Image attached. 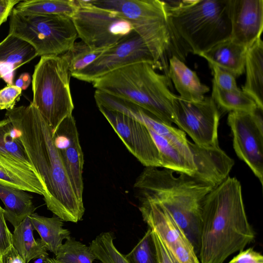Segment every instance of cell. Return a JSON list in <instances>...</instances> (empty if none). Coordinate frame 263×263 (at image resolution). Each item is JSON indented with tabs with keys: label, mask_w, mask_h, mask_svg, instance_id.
Here are the masks:
<instances>
[{
	"label": "cell",
	"mask_w": 263,
	"mask_h": 263,
	"mask_svg": "<svg viewBox=\"0 0 263 263\" xmlns=\"http://www.w3.org/2000/svg\"><path fill=\"white\" fill-rule=\"evenodd\" d=\"M20 132V139L31 164L45 186L47 209L63 221L82 220L85 208L74 191L53 139L51 127L31 103L5 114Z\"/></svg>",
	"instance_id": "cell-1"
},
{
	"label": "cell",
	"mask_w": 263,
	"mask_h": 263,
	"mask_svg": "<svg viewBox=\"0 0 263 263\" xmlns=\"http://www.w3.org/2000/svg\"><path fill=\"white\" fill-rule=\"evenodd\" d=\"M240 182L228 176L213 188L202 205L198 257L201 263H223L254 239Z\"/></svg>",
	"instance_id": "cell-2"
},
{
	"label": "cell",
	"mask_w": 263,
	"mask_h": 263,
	"mask_svg": "<svg viewBox=\"0 0 263 263\" xmlns=\"http://www.w3.org/2000/svg\"><path fill=\"white\" fill-rule=\"evenodd\" d=\"M134 187L138 197L157 203L170 214L198 256L203 202L214 187L186 174L155 167H145Z\"/></svg>",
	"instance_id": "cell-3"
},
{
	"label": "cell",
	"mask_w": 263,
	"mask_h": 263,
	"mask_svg": "<svg viewBox=\"0 0 263 263\" xmlns=\"http://www.w3.org/2000/svg\"><path fill=\"white\" fill-rule=\"evenodd\" d=\"M164 3L172 55L181 61L190 53L200 55L230 38V0Z\"/></svg>",
	"instance_id": "cell-4"
},
{
	"label": "cell",
	"mask_w": 263,
	"mask_h": 263,
	"mask_svg": "<svg viewBox=\"0 0 263 263\" xmlns=\"http://www.w3.org/2000/svg\"><path fill=\"white\" fill-rule=\"evenodd\" d=\"M165 74L153 66L141 62L124 66L92 82L96 90L130 102L168 125L175 124L173 100Z\"/></svg>",
	"instance_id": "cell-5"
},
{
	"label": "cell",
	"mask_w": 263,
	"mask_h": 263,
	"mask_svg": "<svg viewBox=\"0 0 263 263\" xmlns=\"http://www.w3.org/2000/svg\"><path fill=\"white\" fill-rule=\"evenodd\" d=\"M70 76L67 64L61 55L41 57L34 67L31 103L53 133L65 118L72 114Z\"/></svg>",
	"instance_id": "cell-6"
},
{
	"label": "cell",
	"mask_w": 263,
	"mask_h": 263,
	"mask_svg": "<svg viewBox=\"0 0 263 263\" xmlns=\"http://www.w3.org/2000/svg\"><path fill=\"white\" fill-rule=\"evenodd\" d=\"M9 33L29 43L37 56H59L76 42L78 33L72 18L65 16L25 14L14 8Z\"/></svg>",
	"instance_id": "cell-7"
},
{
	"label": "cell",
	"mask_w": 263,
	"mask_h": 263,
	"mask_svg": "<svg viewBox=\"0 0 263 263\" xmlns=\"http://www.w3.org/2000/svg\"><path fill=\"white\" fill-rule=\"evenodd\" d=\"M93 5L117 12L158 57L165 60L170 37L164 1L159 0H92Z\"/></svg>",
	"instance_id": "cell-8"
},
{
	"label": "cell",
	"mask_w": 263,
	"mask_h": 263,
	"mask_svg": "<svg viewBox=\"0 0 263 263\" xmlns=\"http://www.w3.org/2000/svg\"><path fill=\"white\" fill-rule=\"evenodd\" d=\"M20 137V131L8 118L0 120V184L43 196L44 182L30 161Z\"/></svg>",
	"instance_id": "cell-9"
},
{
	"label": "cell",
	"mask_w": 263,
	"mask_h": 263,
	"mask_svg": "<svg viewBox=\"0 0 263 263\" xmlns=\"http://www.w3.org/2000/svg\"><path fill=\"white\" fill-rule=\"evenodd\" d=\"M76 2L78 8L71 18L78 37L90 47L107 49L133 30L117 12L96 7L92 0Z\"/></svg>",
	"instance_id": "cell-10"
},
{
	"label": "cell",
	"mask_w": 263,
	"mask_h": 263,
	"mask_svg": "<svg viewBox=\"0 0 263 263\" xmlns=\"http://www.w3.org/2000/svg\"><path fill=\"white\" fill-rule=\"evenodd\" d=\"M144 62L156 69L165 70L167 75L166 61L157 55L135 31L114 46L107 48L95 61L73 77L92 83L116 69L133 63Z\"/></svg>",
	"instance_id": "cell-11"
},
{
	"label": "cell",
	"mask_w": 263,
	"mask_h": 263,
	"mask_svg": "<svg viewBox=\"0 0 263 263\" xmlns=\"http://www.w3.org/2000/svg\"><path fill=\"white\" fill-rule=\"evenodd\" d=\"M173 108L176 124L194 143L201 146H218V128L220 114L211 97L201 101L184 100L176 95Z\"/></svg>",
	"instance_id": "cell-12"
},
{
	"label": "cell",
	"mask_w": 263,
	"mask_h": 263,
	"mask_svg": "<svg viewBox=\"0 0 263 263\" xmlns=\"http://www.w3.org/2000/svg\"><path fill=\"white\" fill-rule=\"evenodd\" d=\"M262 110L230 111L227 122L237 156L245 162L263 185Z\"/></svg>",
	"instance_id": "cell-13"
},
{
	"label": "cell",
	"mask_w": 263,
	"mask_h": 263,
	"mask_svg": "<svg viewBox=\"0 0 263 263\" xmlns=\"http://www.w3.org/2000/svg\"><path fill=\"white\" fill-rule=\"evenodd\" d=\"M144 221L160 237L180 263H200L194 248L182 229L157 203L138 197Z\"/></svg>",
	"instance_id": "cell-14"
},
{
	"label": "cell",
	"mask_w": 263,
	"mask_h": 263,
	"mask_svg": "<svg viewBox=\"0 0 263 263\" xmlns=\"http://www.w3.org/2000/svg\"><path fill=\"white\" fill-rule=\"evenodd\" d=\"M127 149L145 167L161 168L158 149L146 126L121 112L97 106Z\"/></svg>",
	"instance_id": "cell-15"
},
{
	"label": "cell",
	"mask_w": 263,
	"mask_h": 263,
	"mask_svg": "<svg viewBox=\"0 0 263 263\" xmlns=\"http://www.w3.org/2000/svg\"><path fill=\"white\" fill-rule=\"evenodd\" d=\"M53 139L73 189L79 199L83 201L84 156L72 114L60 124L53 133Z\"/></svg>",
	"instance_id": "cell-16"
},
{
	"label": "cell",
	"mask_w": 263,
	"mask_h": 263,
	"mask_svg": "<svg viewBox=\"0 0 263 263\" xmlns=\"http://www.w3.org/2000/svg\"><path fill=\"white\" fill-rule=\"evenodd\" d=\"M230 39L248 48L262 32L263 1L230 0Z\"/></svg>",
	"instance_id": "cell-17"
},
{
	"label": "cell",
	"mask_w": 263,
	"mask_h": 263,
	"mask_svg": "<svg viewBox=\"0 0 263 263\" xmlns=\"http://www.w3.org/2000/svg\"><path fill=\"white\" fill-rule=\"evenodd\" d=\"M189 145L196 169L193 177L214 188L229 176L234 161L219 146L204 147L189 141Z\"/></svg>",
	"instance_id": "cell-18"
},
{
	"label": "cell",
	"mask_w": 263,
	"mask_h": 263,
	"mask_svg": "<svg viewBox=\"0 0 263 263\" xmlns=\"http://www.w3.org/2000/svg\"><path fill=\"white\" fill-rule=\"evenodd\" d=\"M37 56L29 43L9 33L0 42V77L7 84H13L15 70Z\"/></svg>",
	"instance_id": "cell-19"
},
{
	"label": "cell",
	"mask_w": 263,
	"mask_h": 263,
	"mask_svg": "<svg viewBox=\"0 0 263 263\" xmlns=\"http://www.w3.org/2000/svg\"><path fill=\"white\" fill-rule=\"evenodd\" d=\"M167 76L180 95L179 97L184 100L201 101L210 90L209 87L200 82L196 73L175 55L169 59Z\"/></svg>",
	"instance_id": "cell-20"
},
{
	"label": "cell",
	"mask_w": 263,
	"mask_h": 263,
	"mask_svg": "<svg viewBox=\"0 0 263 263\" xmlns=\"http://www.w3.org/2000/svg\"><path fill=\"white\" fill-rule=\"evenodd\" d=\"M245 70L246 78L242 91L263 110V42L258 38L247 48Z\"/></svg>",
	"instance_id": "cell-21"
},
{
	"label": "cell",
	"mask_w": 263,
	"mask_h": 263,
	"mask_svg": "<svg viewBox=\"0 0 263 263\" xmlns=\"http://www.w3.org/2000/svg\"><path fill=\"white\" fill-rule=\"evenodd\" d=\"M247 48L230 38L215 45L199 56L208 63L215 64L230 72L237 78L245 71Z\"/></svg>",
	"instance_id": "cell-22"
},
{
	"label": "cell",
	"mask_w": 263,
	"mask_h": 263,
	"mask_svg": "<svg viewBox=\"0 0 263 263\" xmlns=\"http://www.w3.org/2000/svg\"><path fill=\"white\" fill-rule=\"evenodd\" d=\"M32 196L22 190L0 184V199L4 204V216L15 228L34 213Z\"/></svg>",
	"instance_id": "cell-23"
},
{
	"label": "cell",
	"mask_w": 263,
	"mask_h": 263,
	"mask_svg": "<svg viewBox=\"0 0 263 263\" xmlns=\"http://www.w3.org/2000/svg\"><path fill=\"white\" fill-rule=\"evenodd\" d=\"M34 230L28 216L14 228L12 233V246L26 263L34 259L43 260L48 257V250L41 238H34Z\"/></svg>",
	"instance_id": "cell-24"
},
{
	"label": "cell",
	"mask_w": 263,
	"mask_h": 263,
	"mask_svg": "<svg viewBox=\"0 0 263 263\" xmlns=\"http://www.w3.org/2000/svg\"><path fill=\"white\" fill-rule=\"evenodd\" d=\"M29 217L47 250L55 255L63 240L70 236V231L63 227V221L55 215L47 217L35 213Z\"/></svg>",
	"instance_id": "cell-25"
},
{
	"label": "cell",
	"mask_w": 263,
	"mask_h": 263,
	"mask_svg": "<svg viewBox=\"0 0 263 263\" xmlns=\"http://www.w3.org/2000/svg\"><path fill=\"white\" fill-rule=\"evenodd\" d=\"M78 7L73 0H27L14 8L25 14L65 16L72 18Z\"/></svg>",
	"instance_id": "cell-26"
},
{
	"label": "cell",
	"mask_w": 263,
	"mask_h": 263,
	"mask_svg": "<svg viewBox=\"0 0 263 263\" xmlns=\"http://www.w3.org/2000/svg\"><path fill=\"white\" fill-rule=\"evenodd\" d=\"M211 97L217 105L230 112L254 111L259 109L255 101L240 89L223 90L213 81Z\"/></svg>",
	"instance_id": "cell-27"
},
{
	"label": "cell",
	"mask_w": 263,
	"mask_h": 263,
	"mask_svg": "<svg viewBox=\"0 0 263 263\" xmlns=\"http://www.w3.org/2000/svg\"><path fill=\"white\" fill-rule=\"evenodd\" d=\"M106 49L92 48L81 41L76 42L61 57L66 62L72 76L91 64Z\"/></svg>",
	"instance_id": "cell-28"
},
{
	"label": "cell",
	"mask_w": 263,
	"mask_h": 263,
	"mask_svg": "<svg viewBox=\"0 0 263 263\" xmlns=\"http://www.w3.org/2000/svg\"><path fill=\"white\" fill-rule=\"evenodd\" d=\"M54 259L59 263H92L96 258L89 246L70 236L59 247Z\"/></svg>",
	"instance_id": "cell-29"
},
{
	"label": "cell",
	"mask_w": 263,
	"mask_h": 263,
	"mask_svg": "<svg viewBox=\"0 0 263 263\" xmlns=\"http://www.w3.org/2000/svg\"><path fill=\"white\" fill-rule=\"evenodd\" d=\"M114 234L111 232H102L90 244L96 259L102 263H128L114 243Z\"/></svg>",
	"instance_id": "cell-30"
},
{
	"label": "cell",
	"mask_w": 263,
	"mask_h": 263,
	"mask_svg": "<svg viewBox=\"0 0 263 263\" xmlns=\"http://www.w3.org/2000/svg\"><path fill=\"white\" fill-rule=\"evenodd\" d=\"M125 257L128 263H158L151 229L147 230L143 237Z\"/></svg>",
	"instance_id": "cell-31"
},
{
	"label": "cell",
	"mask_w": 263,
	"mask_h": 263,
	"mask_svg": "<svg viewBox=\"0 0 263 263\" xmlns=\"http://www.w3.org/2000/svg\"><path fill=\"white\" fill-rule=\"evenodd\" d=\"M212 71L214 78L213 81L220 89L226 91L238 90L236 78L227 70L211 63H208Z\"/></svg>",
	"instance_id": "cell-32"
},
{
	"label": "cell",
	"mask_w": 263,
	"mask_h": 263,
	"mask_svg": "<svg viewBox=\"0 0 263 263\" xmlns=\"http://www.w3.org/2000/svg\"><path fill=\"white\" fill-rule=\"evenodd\" d=\"M22 90L15 85H7L0 90V109L10 110L19 100Z\"/></svg>",
	"instance_id": "cell-33"
},
{
	"label": "cell",
	"mask_w": 263,
	"mask_h": 263,
	"mask_svg": "<svg viewBox=\"0 0 263 263\" xmlns=\"http://www.w3.org/2000/svg\"><path fill=\"white\" fill-rule=\"evenodd\" d=\"M12 246V233L9 230L4 216V210L0 205V257Z\"/></svg>",
	"instance_id": "cell-34"
},
{
	"label": "cell",
	"mask_w": 263,
	"mask_h": 263,
	"mask_svg": "<svg viewBox=\"0 0 263 263\" xmlns=\"http://www.w3.org/2000/svg\"><path fill=\"white\" fill-rule=\"evenodd\" d=\"M152 235L156 250L158 263H180L158 235L153 230Z\"/></svg>",
	"instance_id": "cell-35"
},
{
	"label": "cell",
	"mask_w": 263,
	"mask_h": 263,
	"mask_svg": "<svg viewBox=\"0 0 263 263\" xmlns=\"http://www.w3.org/2000/svg\"><path fill=\"white\" fill-rule=\"evenodd\" d=\"M229 263H263V256L253 248H250L239 251Z\"/></svg>",
	"instance_id": "cell-36"
},
{
	"label": "cell",
	"mask_w": 263,
	"mask_h": 263,
	"mask_svg": "<svg viewBox=\"0 0 263 263\" xmlns=\"http://www.w3.org/2000/svg\"><path fill=\"white\" fill-rule=\"evenodd\" d=\"M20 2L17 0H0V27L7 21L15 6Z\"/></svg>",
	"instance_id": "cell-37"
},
{
	"label": "cell",
	"mask_w": 263,
	"mask_h": 263,
	"mask_svg": "<svg viewBox=\"0 0 263 263\" xmlns=\"http://www.w3.org/2000/svg\"><path fill=\"white\" fill-rule=\"evenodd\" d=\"M1 263H26L24 259L12 246L3 255Z\"/></svg>",
	"instance_id": "cell-38"
},
{
	"label": "cell",
	"mask_w": 263,
	"mask_h": 263,
	"mask_svg": "<svg viewBox=\"0 0 263 263\" xmlns=\"http://www.w3.org/2000/svg\"><path fill=\"white\" fill-rule=\"evenodd\" d=\"M31 83V78L28 73L21 74L15 83V85L22 90L26 89Z\"/></svg>",
	"instance_id": "cell-39"
},
{
	"label": "cell",
	"mask_w": 263,
	"mask_h": 263,
	"mask_svg": "<svg viewBox=\"0 0 263 263\" xmlns=\"http://www.w3.org/2000/svg\"><path fill=\"white\" fill-rule=\"evenodd\" d=\"M42 263H59L54 258H49V257L43 260Z\"/></svg>",
	"instance_id": "cell-40"
},
{
	"label": "cell",
	"mask_w": 263,
	"mask_h": 263,
	"mask_svg": "<svg viewBox=\"0 0 263 263\" xmlns=\"http://www.w3.org/2000/svg\"><path fill=\"white\" fill-rule=\"evenodd\" d=\"M1 262H2V260H1V258L0 257V263H1Z\"/></svg>",
	"instance_id": "cell-41"
},
{
	"label": "cell",
	"mask_w": 263,
	"mask_h": 263,
	"mask_svg": "<svg viewBox=\"0 0 263 263\" xmlns=\"http://www.w3.org/2000/svg\"><path fill=\"white\" fill-rule=\"evenodd\" d=\"M0 79H1V77H0Z\"/></svg>",
	"instance_id": "cell-42"
}]
</instances>
